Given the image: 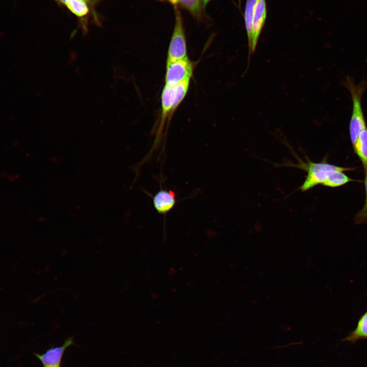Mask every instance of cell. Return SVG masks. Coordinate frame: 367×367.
<instances>
[{"mask_svg":"<svg viewBox=\"0 0 367 367\" xmlns=\"http://www.w3.org/2000/svg\"><path fill=\"white\" fill-rule=\"evenodd\" d=\"M298 162L296 164L288 163L287 166L294 167L307 172L305 180L299 187L302 192L308 191L318 185L335 188L341 186L353 180L343 173L351 170L337 166L326 162L315 163L306 157L304 162L296 153H294Z\"/></svg>","mask_w":367,"mask_h":367,"instance_id":"obj_1","label":"cell"},{"mask_svg":"<svg viewBox=\"0 0 367 367\" xmlns=\"http://www.w3.org/2000/svg\"><path fill=\"white\" fill-rule=\"evenodd\" d=\"M190 81L187 80L172 87L164 85L161 93V109L156 139L162 135L165 124L169 122L176 110L185 98Z\"/></svg>","mask_w":367,"mask_h":367,"instance_id":"obj_2","label":"cell"},{"mask_svg":"<svg viewBox=\"0 0 367 367\" xmlns=\"http://www.w3.org/2000/svg\"><path fill=\"white\" fill-rule=\"evenodd\" d=\"M345 86L350 92L352 100V112L349 124V132L353 145L360 132L366 128L361 100L366 84L364 82H361L359 84L356 85L351 78L347 77Z\"/></svg>","mask_w":367,"mask_h":367,"instance_id":"obj_3","label":"cell"},{"mask_svg":"<svg viewBox=\"0 0 367 367\" xmlns=\"http://www.w3.org/2000/svg\"><path fill=\"white\" fill-rule=\"evenodd\" d=\"M186 36L181 15L175 11V22L170 41L166 63L188 58Z\"/></svg>","mask_w":367,"mask_h":367,"instance_id":"obj_4","label":"cell"},{"mask_svg":"<svg viewBox=\"0 0 367 367\" xmlns=\"http://www.w3.org/2000/svg\"><path fill=\"white\" fill-rule=\"evenodd\" d=\"M194 65L188 57L166 63L165 85L174 86L184 81L191 80Z\"/></svg>","mask_w":367,"mask_h":367,"instance_id":"obj_5","label":"cell"},{"mask_svg":"<svg viewBox=\"0 0 367 367\" xmlns=\"http://www.w3.org/2000/svg\"><path fill=\"white\" fill-rule=\"evenodd\" d=\"M267 16L266 0H259L256 6L252 22L251 36L248 42V67L250 58L256 50L258 39L261 32ZM247 67V68H248Z\"/></svg>","mask_w":367,"mask_h":367,"instance_id":"obj_6","label":"cell"},{"mask_svg":"<svg viewBox=\"0 0 367 367\" xmlns=\"http://www.w3.org/2000/svg\"><path fill=\"white\" fill-rule=\"evenodd\" d=\"M74 343L72 337L67 339L59 346L50 348L43 354H35L43 367H61L62 358L67 348Z\"/></svg>","mask_w":367,"mask_h":367,"instance_id":"obj_7","label":"cell"},{"mask_svg":"<svg viewBox=\"0 0 367 367\" xmlns=\"http://www.w3.org/2000/svg\"><path fill=\"white\" fill-rule=\"evenodd\" d=\"M153 205L160 214H166L175 206L176 199L175 193L172 190L161 189L153 197Z\"/></svg>","mask_w":367,"mask_h":367,"instance_id":"obj_8","label":"cell"},{"mask_svg":"<svg viewBox=\"0 0 367 367\" xmlns=\"http://www.w3.org/2000/svg\"><path fill=\"white\" fill-rule=\"evenodd\" d=\"M353 147L365 171H367V127L360 132Z\"/></svg>","mask_w":367,"mask_h":367,"instance_id":"obj_9","label":"cell"},{"mask_svg":"<svg viewBox=\"0 0 367 367\" xmlns=\"http://www.w3.org/2000/svg\"><path fill=\"white\" fill-rule=\"evenodd\" d=\"M367 338V311L360 318L355 329L344 338L343 341L352 343Z\"/></svg>","mask_w":367,"mask_h":367,"instance_id":"obj_10","label":"cell"},{"mask_svg":"<svg viewBox=\"0 0 367 367\" xmlns=\"http://www.w3.org/2000/svg\"><path fill=\"white\" fill-rule=\"evenodd\" d=\"M259 0H247L245 11V21L248 42L251 39L252 22L254 13Z\"/></svg>","mask_w":367,"mask_h":367,"instance_id":"obj_11","label":"cell"},{"mask_svg":"<svg viewBox=\"0 0 367 367\" xmlns=\"http://www.w3.org/2000/svg\"><path fill=\"white\" fill-rule=\"evenodd\" d=\"M69 10L78 17L84 16L89 12V4L86 0H69L65 4Z\"/></svg>","mask_w":367,"mask_h":367,"instance_id":"obj_12","label":"cell"},{"mask_svg":"<svg viewBox=\"0 0 367 367\" xmlns=\"http://www.w3.org/2000/svg\"><path fill=\"white\" fill-rule=\"evenodd\" d=\"M201 0H180L181 6L188 10L192 14L199 16L200 13Z\"/></svg>","mask_w":367,"mask_h":367,"instance_id":"obj_13","label":"cell"},{"mask_svg":"<svg viewBox=\"0 0 367 367\" xmlns=\"http://www.w3.org/2000/svg\"><path fill=\"white\" fill-rule=\"evenodd\" d=\"M364 180V185L366 193L365 202L362 209L359 212L355 218V221L357 223H363L367 222V171Z\"/></svg>","mask_w":367,"mask_h":367,"instance_id":"obj_14","label":"cell"},{"mask_svg":"<svg viewBox=\"0 0 367 367\" xmlns=\"http://www.w3.org/2000/svg\"><path fill=\"white\" fill-rule=\"evenodd\" d=\"M57 1L62 3L63 4H64L65 5V3L66 2H67L69 0H57ZM86 1L88 2V3L89 5V4H91L92 2L94 3L97 0H86Z\"/></svg>","mask_w":367,"mask_h":367,"instance_id":"obj_15","label":"cell"},{"mask_svg":"<svg viewBox=\"0 0 367 367\" xmlns=\"http://www.w3.org/2000/svg\"><path fill=\"white\" fill-rule=\"evenodd\" d=\"M170 3L173 5H176L178 3L180 0H168Z\"/></svg>","mask_w":367,"mask_h":367,"instance_id":"obj_16","label":"cell"},{"mask_svg":"<svg viewBox=\"0 0 367 367\" xmlns=\"http://www.w3.org/2000/svg\"><path fill=\"white\" fill-rule=\"evenodd\" d=\"M211 0H202L203 6H205Z\"/></svg>","mask_w":367,"mask_h":367,"instance_id":"obj_17","label":"cell"}]
</instances>
